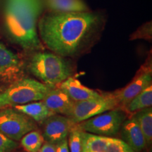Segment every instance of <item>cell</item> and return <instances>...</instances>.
Here are the masks:
<instances>
[{
    "label": "cell",
    "mask_w": 152,
    "mask_h": 152,
    "mask_svg": "<svg viewBox=\"0 0 152 152\" xmlns=\"http://www.w3.org/2000/svg\"><path fill=\"white\" fill-rule=\"evenodd\" d=\"M137 38L141 39H151V23H147L142 27L139 28L135 33H133L131 39H135Z\"/></svg>",
    "instance_id": "obj_23"
},
{
    "label": "cell",
    "mask_w": 152,
    "mask_h": 152,
    "mask_svg": "<svg viewBox=\"0 0 152 152\" xmlns=\"http://www.w3.org/2000/svg\"><path fill=\"white\" fill-rule=\"evenodd\" d=\"M143 133L147 146L152 142V108L148 107L137 111L132 116Z\"/></svg>",
    "instance_id": "obj_16"
},
{
    "label": "cell",
    "mask_w": 152,
    "mask_h": 152,
    "mask_svg": "<svg viewBox=\"0 0 152 152\" xmlns=\"http://www.w3.org/2000/svg\"><path fill=\"white\" fill-rule=\"evenodd\" d=\"M30 52L28 70L45 85L55 87L71 76L73 68L66 57L45 49Z\"/></svg>",
    "instance_id": "obj_3"
},
{
    "label": "cell",
    "mask_w": 152,
    "mask_h": 152,
    "mask_svg": "<svg viewBox=\"0 0 152 152\" xmlns=\"http://www.w3.org/2000/svg\"><path fill=\"white\" fill-rule=\"evenodd\" d=\"M58 88L65 92L68 97L74 102L97 99L103 96V95L96 91L84 86L78 80L72 76L58 85Z\"/></svg>",
    "instance_id": "obj_12"
},
{
    "label": "cell",
    "mask_w": 152,
    "mask_h": 152,
    "mask_svg": "<svg viewBox=\"0 0 152 152\" xmlns=\"http://www.w3.org/2000/svg\"><path fill=\"white\" fill-rule=\"evenodd\" d=\"M113 94L97 99L74 102L69 118L75 123H82L104 112L113 109L118 105Z\"/></svg>",
    "instance_id": "obj_7"
},
{
    "label": "cell",
    "mask_w": 152,
    "mask_h": 152,
    "mask_svg": "<svg viewBox=\"0 0 152 152\" xmlns=\"http://www.w3.org/2000/svg\"><path fill=\"white\" fill-rule=\"evenodd\" d=\"M42 123L44 139L54 144L67 138L70 130L75 125L70 118L54 114L47 118Z\"/></svg>",
    "instance_id": "obj_8"
},
{
    "label": "cell",
    "mask_w": 152,
    "mask_h": 152,
    "mask_svg": "<svg viewBox=\"0 0 152 152\" xmlns=\"http://www.w3.org/2000/svg\"><path fill=\"white\" fill-rule=\"evenodd\" d=\"M49 11L59 12H83L90 11L83 0H46Z\"/></svg>",
    "instance_id": "obj_15"
},
{
    "label": "cell",
    "mask_w": 152,
    "mask_h": 152,
    "mask_svg": "<svg viewBox=\"0 0 152 152\" xmlns=\"http://www.w3.org/2000/svg\"><path fill=\"white\" fill-rule=\"evenodd\" d=\"M152 72L151 66L142 68L132 82L125 88L113 94L118 104L125 106L132 99L151 85Z\"/></svg>",
    "instance_id": "obj_9"
},
{
    "label": "cell",
    "mask_w": 152,
    "mask_h": 152,
    "mask_svg": "<svg viewBox=\"0 0 152 152\" xmlns=\"http://www.w3.org/2000/svg\"><path fill=\"white\" fill-rule=\"evenodd\" d=\"M21 67L22 62L18 55L0 42V80L14 77Z\"/></svg>",
    "instance_id": "obj_13"
},
{
    "label": "cell",
    "mask_w": 152,
    "mask_h": 152,
    "mask_svg": "<svg viewBox=\"0 0 152 152\" xmlns=\"http://www.w3.org/2000/svg\"><path fill=\"white\" fill-rule=\"evenodd\" d=\"M152 105V85H150L124 106L126 112L135 113Z\"/></svg>",
    "instance_id": "obj_17"
},
{
    "label": "cell",
    "mask_w": 152,
    "mask_h": 152,
    "mask_svg": "<svg viewBox=\"0 0 152 152\" xmlns=\"http://www.w3.org/2000/svg\"><path fill=\"white\" fill-rule=\"evenodd\" d=\"M14 107L17 111L21 112L33 121L39 123H42L47 118L54 114L47 109V106L42 101L22 104V105H16Z\"/></svg>",
    "instance_id": "obj_14"
},
{
    "label": "cell",
    "mask_w": 152,
    "mask_h": 152,
    "mask_svg": "<svg viewBox=\"0 0 152 152\" xmlns=\"http://www.w3.org/2000/svg\"><path fill=\"white\" fill-rule=\"evenodd\" d=\"M55 147L56 152H70L68 145V138L64 139L62 141L55 144Z\"/></svg>",
    "instance_id": "obj_24"
},
{
    "label": "cell",
    "mask_w": 152,
    "mask_h": 152,
    "mask_svg": "<svg viewBox=\"0 0 152 152\" xmlns=\"http://www.w3.org/2000/svg\"><path fill=\"white\" fill-rule=\"evenodd\" d=\"M106 24L99 11L59 12L48 11L39 17L37 32L44 46L70 58L79 56L97 42Z\"/></svg>",
    "instance_id": "obj_1"
},
{
    "label": "cell",
    "mask_w": 152,
    "mask_h": 152,
    "mask_svg": "<svg viewBox=\"0 0 152 152\" xmlns=\"http://www.w3.org/2000/svg\"><path fill=\"white\" fill-rule=\"evenodd\" d=\"M51 112L69 118L74 102L63 91L58 88H52L42 100Z\"/></svg>",
    "instance_id": "obj_10"
},
{
    "label": "cell",
    "mask_w": 152,
    "mask_h": 152,
    "mask_svg": "<svg viewBox=\"0 0 152 152\" xmlns=\"http://www.w3.org/2000/svg\"><path fill=\"white\" fill-rule=\"evenodd\" d=\"M40 12V0H6V33L12 42L27 52L45 49L37 32Z\"/></svg>",
    "instance_id": "obj_2"
},
{
    "label": "cell",
    "mask_w": 152,
    "mask_h": 152,
    "mask_svg": "<svg viewBox=\"0 0 152 152\" xmlns=\"http://www.w3.org/2000/svg\"><path fill=\"white\" fill-rule=\"evenodd\" d=\"M101 152H134L123 141L117 138L110 137L108 144Z\"/></svg>",
    "instance_id": "obj_21"
},
{
    "label": "cell",
    "mask_w": 152,
    "mask_h": 152,
    "mask_svg": "<svg viewBox=\"0 0 152 152\" xmlns=\"http://www.w3.org/2000/svg\"><path fill=\"white\" fill-rule=\"evenodd\" d=\"M83 130L80 128L74 125L68 134V145L70 152L83 151Z\"/></svg>",
    "instance_id": "obj_20"
},
{
    "label": "cell",
    "mask_w": 152,
    "mask_h": 152,
    "mask_svg": "<svg viewBox=\"0 0 152 152\" xmlns=\"http://www.w3.org/2000/svg\"><path fill=\"white\" fill-rule=\"evenodd\" d=\"M83 151L101 152L109 142L110 137L96 135L83 130Z\"/></svg>",
    "instance_id": "obj_18"
},
{
    "label": "cell",
    "mask_w": 152,
    "mask_h": 152,
    "mask_svg": "<svg viewBox=\"0 0 152 152\" xmlns=\"http://www.w3.org/2000/svg\"><path fill=\"white\" fill-rule=\"evenodd\" d=\"M18 143L0 132V152H11L16 149Z\"/></svg>",
    "instance_id": "obj_22"
},
{
    "label": "cell",
    "mask_w": 152,
    "mask_h": 152,
    "mask_svg": "<svg viewBox=\"0 0 152 152\" xmlns=\"http://www.w3.org/2000/svg\"><path fill=\"white\" fill-rule=\"evenodd\" d=\"M37 152H56L55 144L47 142H45L42 144V146Z\"/></svg>",
    "instance_id": "obj_25"
},
{
    "label": "cell",
    "mask_w": 152,
    "mask_h": 152,
    "mask_svg": "<svg viewBox=\"0 0 152 152\" xmlns=\"http://www.w3.org/2000/svg\"><path fill=\"white\" fill-rule=\"evenodd\" d=\"M52 88L30 77L17 80L0 93V109L42 101Z\"/></svg>",
    "instance_id": "obj_4"
},
{
    "label": "cell",
    "mask_w": 152,
    "mask_h": 152,
    "mask_svg": "<svg viewBox=\"0 0 152 152\" xmlns=\"http://www.w3.org/2000/svg\"><path fill=\"white\" fill-rule=\"evenodd\" d=\"M121 138L134 152H140L147 146L143 133L133 117L123 123Z\"/></svg>",
    "instance_id": "obj_11"
},
{
    "label": "cell",
    "mask_w": 152,
    "mask_h": 152,
    "mask_svg": "<svg viewBox=\"0 0 152 152\" xmlns=\"http://www.w3.org/2000/svg\"><path fill=\"white\" fill-rule=\"evenodd\" d=\"M125 118V112L112 109L83 121L79 127L85 132L111 137L117 134L121 130Z\"/></svg>",
    "instance_id": "obj_5"
},
{
    "label": "cell",
    "mask_w": 152,
    "mask_h": 152,
    "mask_svg": "<svg viewBox=\"0 0 152 152\" xmlns=\"http://www.w3.org/2000/svg\"><path fill=\"white\" fill-rule=\"evenodd\" d=\"M36 129L35 122L14 108L0 110V132L14 141H18Z\"/></svg>",
    "instance_id": "obj_6"
},
{
    "label": "cell",
    "mask_w": 152,
    "mask_h": 152,
    "mask_svg": "<svg viewBox=\"0 0 152 152\" xmlns=\"http://www.w3.org/2000/svg\"><path fill=\"white\" fill-rule=\"evenodd\" d=\"M45 142L43 135L39 131L32 130L20 139V144L28 152H37Z\"/></svg>",
    "instance_id": "obj_19"
}]
</instances>
